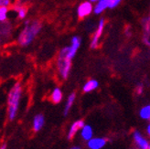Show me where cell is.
<instances>
[{
	"label": "cell",
	"instance_id": "2",
	"mask_svg": "<svg viewBox=\"0 0 150 149\" xmlns=\"http://www.w3.org/2000/svg\"><path fill=\"white\" fill-rule=\"evenodd\" d=\"M22 93H23V88H22L21 83L17 81L12 85L8 94H7L6 114L9 121L15 120V118L17 117L20 101L22 98Z\"/></svg>",
	"mask_w": 150,
	"mask_h": 149
},
{
	"label": "cell",
	"instance_id": "21",
	"mask_svg": "<svg viewBox=\"0 0 150 149\" xmlns=\"http://www.w3.org/2000/svg\"><path fill=\"white\" fill-rule=\"evenodd\" d=\"M144 91H145V85H144L143 83H137L136 88H134V92H136V93L137 95H142V94H143V93H144Z\"/></svg>",
	"mask_w": 150,
	"mask_h": 149
},
{
	"label": "cell",
	"instance_id": "23",
	"mask_svg": "<svg viewBox=\"0 0 150 149\" xmlns=\"http://www.w3.org/2000/svg\"><path fill=\"white\" fill-rule=\"evenodd\" d=\"M122 2V0H112V3H111V6H110V9H114L115 7H117L120 3Z\"/></svg>",
	"mask_w": 150,
	"mask_h": 149
},
{
	"label": "cell",
	"instance_id": "14",
	"mask_svg": "<svg viewBox=\"0 0 150 149\" xmlns=\"http://www.w3.org/2000/svg\"><path fill=\"white\" fill-rule=\"evenodd\" d=\"M45 124V118L41 114H38L34 116L32 122V129L34 132H40Z\"/></svg>",
	"mask_w": 150,
	"mask_h": 149
},
{
	"label": "cell",
	"instance_id": "4",
	"mask_svg": "<svg viewBox=\"0 0 150 149\" xmlns=\"http://www.w3.org/2000/svg\"><path fill=\"white\" fill-rule=\"evenodd\" d=\"M104 28H105V20L102 18L99 19L98 23H97L95 30H94V32L93 34L91 43H90V47H91V49H95L98 48L101 38H102L103 30H104Z\"/></svg>",
	"mask_w": 150,
	"mask_h": 149
},
{
	"label": "cell",
	"instance_id": "9",
	"mask_svg": "<svg viewBox=\"0 0 150 149\" xmlns=\"http://www.w3.org/2000/svg\"><path fill=\"white\" fill-rule=\"evenodd\" d=\"M133 139L137 149H148L150 143L139 131L136 130L133 132Z\"/></svg>",
	"mask_w": 150,
	"mask_h": 149
},
{
	"label": "cell",
	"instance_id": "3",
	"mask_svg": "<svg viewBox=\"0 0 150 149\" xmlns=\"http://www.w3.org/2000/svg\"><path fill=\"white\" fill-rule=\"evenodd\" d=\"M71 61L72 59L67 57L62 49L59 50L56 61V68L61 79L66 80L69 77L71 70Z\"/></svg>",
	"mask_w": 150,
	"mask_h": 149
},
{
	"label": "cell",
	"instance_id": "1",
	"mask_svg": "<svg viewBox=\"0 0 150 149\" xmlns=\"http://www.w3.org/2000/svg\"><path fill=\"white\" fill-rule=\"evenodd\" d=\"M41 22L37 19H28L25 21L23 28L19 31L17 42L21 47H28L35 40L37 36L41 31Z\"/></svg>",
	"mask_w": 150,
	"mask_h": 149
},
{
	"label": "cell",
	"instance_id": "29",
	"mask_svg": "<svg viewBox=\"0 0 150 149\" xmlns=\"http://www.w3.org/2000/svg\"><path fill=\"white\" fill-rule=\"evenodd\" d=\"M89 1H90V2H92L93 4H96L97 2H99L100 0H89Z\"/></svg>",
	"mask_w": 150,
	"mask_h": 149
},
{
	"label": "cell",
	"instance_id": "26",
	"mask_svg": "<svg viewBox=\"0 0 150 149\" xmlns=\"http://www.w3.org/2000/svg\"><path fill=\"white\" fill-rule=\"evenodd\" d=\"M146 133H147V136H150V123L148 124L147 127H146Z\"/></svg>",
	"mask_w": 150,
	"mask_h": 149
},
{
	"label": "cell",
	"instance_id": "24",
	"mask_svg": "<svg viewBox=\"0 0 150 149\" xmlns=\"http://www.w3.org/2000/svg\"><path fill=\"white\" fill-rule=\"evenodd\" d=\"M125 37H131L132 35H133V31H132V29H131V28H126L125 29Z\"/></svg>",
	"mask_w": 150,
	"mask_h": 149
},
{
	"label": "cell",
	"instance_id": "20",
	"mask_svg": "<svg viewBox=\"0 0 150 149\" xmlns=\"http://www.w3.org/2000/svg\"><path fill=\"white\" fill-rule=\"evenodd\" d=\"M8 14H9V7L6 6H0V22L6 21L8 18Z\"/></svg>",
	"mask_w": 150,
	"mask_h": 149
},
{
	"label": "cell",
	"instance_id": "13",
	"mask_svg": "<svg viewBox=\"0 0 150 149\" xmlns=\"http://www.w3.org/2000/svg\"><path fill=\"white\" fill-rule=\"evenodd\" d=\"M112 0H100L99 2L94 4L93 13L95 15H101L106 9H110Z\"/></svg>",
	"mask_w": 150,
	"mask_h": 149
},
{
	"label": "cell",
	"instance_id": "22",
	"mask_svg": "<svg viewBox=\"0 0 150 149\" xmlns=\"http://www.w3.org/2000/svg\"><path fill=\"white\" fill-rule=\"evenodd\" d=\"M13 4V0H0V6L10 7Z\"/></svg>",
	"mask_w": 150,
	"mask_h": 149
},
{
	"label": "cell",
	"instance_id": "7",
	"mask_svg": "<svg viewBox=\"0 0 150 149\" xmlns=\"http://www.w3.org/2000/svg\"><path fill=\"white\" fill-rule=\"evenodd\" d=\"M94 5L89 0L81 3L77 7V16L79 18H85L93 12Z\"/></svg>",
	"mask_w": 150,
	"mask_h": 149
},
{
	"label": "cell",
	"instance_id": "6",
	"mask_svg": "<svg viewBox=\"0 0 150 149\" xmlns=\"http://www.w3.org/2000/svg\"><path fill=\"white\" fill-rule=\"evenodd\" d=\"M142 41L146 47L150 48V17H145L141 20Z\"/></svg>",
	"mask_w": 150,
	"mask_h": 149
},
{
	"label": "cell",
	"instance_id": "30",
	"mask_svg": "<svg viewBox=\"0 0 150 149\" xmlns=\"http://www.w3.org/2000/svg\"><path fill=\"white\" fill-rule=\"evenodd\" d=\"M148 149H150V144H149V146H148Z\"/></svg>",
	"mask_w": 150,
	"mask_h": 149
},
{
	"label": "cell",
	"instance_id": "16",
	"mask_svg": "<svg viewBox=\"0 0 150 149\" xmlns=\"http://www.w3.org/2000/svg\"><path fill=\"white\" fill-rule=\"evenodd\" d=\"M80 133H81V138L87 141V142L93 137V130L92 128V126L89 124H84V126L81 128Z\"/></svg>",
	"mask_w": 150,
	"mask_h": 149
},
{
	"label": "cell",
	"instance_id": "10",
	"mask_svg": "<svg viewBox=\"0 0 150 149\" xmlns=\"http://www.w3.org/2000/svg\"><path fill=\"white\" fill-rule=\"evenodd\" d=\"M107 144V139L103 137H93L87 142L89 149H103Z\"/></svg>",
	"mask_w": 150,
	"mask_h": 149
},
{
	"label": "cell",
	"instance_id": "27",
	"mask_svg": "<svg viewBox=\"0 0 150 149\" xmlns=\"http://www.w3.org/2000/svg\"><path fill=\"white\" fill-rule=\"evenodd\" d=\"M70 149H81L79 145H73V146H71Z\"/></svg>",
	"mask_w": 150,
	"mask_h": 149
},
{
	"label": "cell",
	"instance_id": "15",
	"mask_svg": "<svg viewBox=\"0 0 150 149\" xmlns=\"http://www.w3.org/2000/svg\"><path fill=\"white\" fill-rule=\"evenodd\" d=\"M98 87H99L98 81H96L94 79H90L83 84V86H82V91L85 93H89L95 91Z\"/></svg>",
	"mask_w": 150,
	"mask_h": 149
},
{
	"label": "cell",
	"instance_id": "12",
	"mask_svg": "<svg viewBox=\"0 0 150 149\" xmlns=\"http://www.w3.org/2000/svg\"><path fill=\"white\" fill-rule=\"evenodd\" d=\"M13 10L16 13L17 17L18 19L22 20L25 19L27 15H28V6L25 4H20V3H15L13 5Z\"/></svg>",
	"mask_w": 150,
	"mask_h": 149
},
{
	"label": "cell",
	"instance_id": "8",
	"mask_svg": "<svg viewBox=\"0 0 150 149\" xmlns=\"http://www.w3.org/2000/svg\"><path fill=\"white\" fill-rule=\"evenodd\" d=\"M13 34V27L10 21L6 20L1 23L0 27V37H1V42L6 43L9 41Z\"/></svg>",
	"mask_w": 150,
	"mask_h": 149
},
{
	"label": "cell",
	"instance_id": "28",
	"mask_svg": "<svg viewBox=\"0 0 150 149\" xmlns=\"http://www.w3.org/2000/svg\"><path fill=\"white\" fill-rule=\"evenodd\" d=\"M0 149H6V144H2L1 146H0Z\"/></svg>",
	"mask_w": 150,
	"mask_h": 149
},
{
	"label": "cell",
	"instance_id": "31",
	"mask_svg": "<svg viewBox=\"0 0 150 149\" xmlns=\"http://www.w3.org/2000/svg\"><path fill=\"white\" fill-rule=\"evenodd\" d=\"M149 17H150V11H149Z\"/></svg>",
	"mask_w": 150,
	"mask_h": 149
},
{
	"label": "cell",
	"instance_id": "19",
	"mask_svg": "<svg viewBox=\"0 0 150 149\" xmlns=\"http://www.w3.org/2000/svg\"><path fill=\"white\" fill-rule=\"evenodd\" d=\"M139 115L143 120H150V104H146L140 109Z\"/></svg>",
	"mask_w": 150,
	"mask_h": 149
},
{
	"label": "cell",
	"instance_id": "17",
	"mask_svg": "<svg viewBox=\"0 0 150 149\" xmlns=\"http://www.w3.org/2000/svg\"><path fill=\"white\" fill-rule=\"evenodd\" d=\"M62 98H63V93L62 90L59 87H55L50 95V100L53 103H59L62 102Z\"/></svg>",
	"mask_w": 150,
	"mask_h": 149
},
{
	"label": "cell",
	"instance_id": "5",
	"mask_svg": "<svg viewBox=\"0 0 150 149\" xmlns=\"http://www.w3.org/2000/svg\"><path fill=\"white\" fill-rule=\"evenodd\" d=\"M81 44V40L79 36H73L71 40V44L69 46H66L62 49V50L66 54V56L69 59H72L75 55H76L77 51L79 50Z\"/></svg>",
	"mask_w": 150,
	"mask_h": 149
},
{
	"label": "cell",
	"instance_id": "11",
	"mask_svg": "<svg viewBox=\"0 0 150 149\" xmlns=\"http://www.w3.org/2000/svg\"><path fill=\"white\" fill-rule=\"evenodd\" d=\"M84 122L82 120H77L75 121L74 123L71 124V125L70 126L69 131H68V135H67V138L69 140H71L78 132H81V128L84 126Z\"/></svg>",
	"mask_w": 150,
	"mask_h": 149
},
{
	"label": "cell",
	"instance_id": "25",
	"mask_svg": "<svg viewBox=\"0 0 150 149\" xmlns=\"http://www.w3.org/2000/svg\"><path fill=\"white\" fill-rule=\"evenodd\" d=\"M29 1V0H16L17 3H20V4H27L28 2Z\"/></svg>",
	"mask_w": 150,
	"mask_h": 149
},
{
	"label": "cell",
	"instance_id": "18",
	"mask_svg": "<svg viewBox=\"0 0 150 149\" xmlns=\"http://www.w3.org/2000/svg\"><path fill=\"white\" fill-rule=\"evenodd\" d=\"M76 99V94L74 93H71L69 96L68 98H67V101L65 102V105H64V110H63V114L64 115H67L69 114V112L71 111L73 103H74V101Z\"/></svg>",
	"mask_w": 150,
	"mask_h": 149
}]
</instances>
